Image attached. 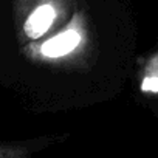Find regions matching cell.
Masks as SVG:
<instances>
[{"instance_id":"1","label":"cell","mask_w":158,"mask_h":158,"mask_svg":"<svg viewBox=\"0 0 158 158\" xmlns=\"http://www.w3.org/2000/svg\"><path fill=\"white\" fill-rule=\"evenodd\" d=\"M82 40V34L76 28H68L64 33L54 36L53 39L47 40L40 47V53L47 57H60L71 53L74 48L79 47Z\"/></svg>"},{"instance_id":"2","label":"cell","mask_w":158,"mask_h":158,"mask_svg":"<svg viewBox=\"0 0 158 158\" xmlns=\"http://www.w3.org/2000/svg\"><path fill=\"white\" fill-rule=\"evenodd\" d=\"M54 19H56V10L53 5H50V3L39 5L25 20L23 33L30 39H39L50 30Z\"/></svg>"},{"instance_id":"3","label":"cell","mask_w":158,"mask_h":158,"mask_svg":"<svg viewBox=\"0 0 158 158\" xmlns=\"http://www.w3.org/2000/svg\"><path fill=\"white\" fill-rule=\"evenodd\" d=\"M139 89L143 93L158 95V53L150 56V59L146 62Z\"/></svg>"},{"instance_id":"4","label":"cell","mask_w":158,"mask_h":158,"mask_svg":"<svg viewBox=\"0 0 158 158\" xmlns=\"http://www.w3.org/2000/svg\"><path fill=\"white\" fill-rule=\"evenodd\" d=\"M0 158H28V150L23 146H0Z\"/></svg>"}]
</instances>
